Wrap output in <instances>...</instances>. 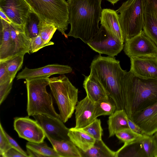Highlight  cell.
Wrapping results in <instances>:
<instances>
[{"label":"cell","instance_id":"7","mask_svg":"<svg viewBox=\"0 0 157 157\" xmlns=\"http://www.w3.org/2000/svg\"><path fill=\"white\" fill-rule=\"evenodd\" d=\"M145 0H128L116 10L125 41L143 31Z\"/></svg>","mask_w":157,"mask_h":157},{"label":"cell","instance_id":"38","mask_svg":"<svg viewBox=\"0 0 157 157\" xmlns=\"http://www.w3.org/2000/svg\"><path fill=\"white\" fill-rule=\"evenodd\" d=\"M11 80L5 62L0 61V85Z\"/></svg>","mask_w":157,"mask_h":157},{"label":"cell","instance_id":"26","mask_svg":"<svg viewBox=\"0 0 157 157\" xmlns=\"http://www.w3.org/2000/svg\"><path fill=\"white\" fill-rule=\"evenodd\" d=\"M140 140L124 144L116 151V157H147Z\"/></svg>","mask_w":157,"mask_h":157},{"label":"cell","instance_id":"9","mask_svg":"<svg viewBox=\"0 0 157 157\" xmlns=\"http://www.w3.org/2000/svg\"><path fill=\"white\" fill-rule=\"evenodd\" d=\"M86 44L100 54H105L112 57L117 56L124 48V43L111 36L101 26L94 36Z\"/></svg>","mask_w":157,"mask_h":157},{"label":"cell","instance_id":"42","mask_svg":"<svg viewBox=\"0 0 157 157\" xmlns=\"http://www.w3.org/2000/svg\"><path fill=\"white\" fill-rule=\"evenodd\" d=\"M26 149L27 153L29 157H42L41 155L38 153L26 147Z\"/></svg>","mask_w":157,"mask_h":157},{"label":"cell","instance_id":"5","mask_svg":"<svg viewBox=\"0 0 157 157\" xmlns=\"http://www.w3.org/2000/svg\"><path fill=\"white\" fill-rule=\"evenodd\" d=\"M31 11L40 20L53 24L57 30L66 38L68 29L69 13L68 4L65 0H24Z\"/></svg>","mask_w":157,"mask_h":157},{"label":"cell","instance_id":"17","mask_svg":"<svg viewBox=\"0 0 157 157\" xmlns=\"http://www.w3.org/2000/svg\"><path fill=\"white\" fill-rule=\"evenodd\" d=\"M100 22L101 25L111 36L124 43L125 40L119 22V14L116 11L110 9H102Z\"/></svg>","mask_w":157,"mask_h":157},{"label":"cell","instance_id":"19","mask_svg":"<svg viewBox=\"0 0 157 157\" xmlns=\"http://www.w3.org/2000/svg\"><path fill=\"white\" fill-rule=\"evenodd\" d=\"M0 61H4L15 55L12 39L10 24L0 18Z\"/></svg>","mask_w":157,"mask_h":157},{"label":"cell","instance_id":"33","mask_svg":"<svg viewBox=\"0 0 157 157\" xmlns=\"http://www.w3.org/2000/svg\"><path fill=\"white\" fill-rule=\"evenodd\" d=\"M147 157H156L157 155V144L152 136L145 135L140 140Z\"/></svg>","mask_w":157,"mask_h":157},{"label":"cell","instance_id":"16","mask_svg":"<svg viewBox=\"0 0 157 157\" xmlns=\"http://www.w3.org/2000/svg\"><path fill=\"white\" fill-rule=\"evenodd\" d=\"M143 31L157 46V0H145Z\"/></svg>","mask_w":157,"mask_h":157},{"label":"cell","instance_id":"23","mask_svg":"<svg viewBox=\"0 0 157 157\" xmlns=\"http://www.w3.org/2000/svg\"><path fill=\"white\" fill-rule=\"evenodd\" d=\"M128 117L124 109L116 110L109 117L107 121L109 137L115 135L117 131L129 128L127 118Z\"/></svg>","mask_w":157,"mask_h":157},{"label":"cell","instance_id":"44","mask_svg":"<svg viewBox=\"0 0 157 157\" xmlns=\"http://www.w3.org/2000/svg\"><path fill=\"white\" fill-rule=\"evenodd\" d=\"M109 2L111 4L114 5L118 1L120 0H106Z\"/></svg>","mask_w":157,"mask_h":157},{"label":"cell","instance_id":"46","mask_svg":"<svg viewBox=\"0 0 157 157\" xmlns=\"http://www.w3.org/2000/svg\"><path fill=\"white\" fill-rule=\"evenodd\" d=\"M156 157H157V155H156Z\"/></svg>","mask_w":157,"mask_h":157},{"label":"cell","instance_id":"1","mask_svg":"<svg viewBox=\"0 0 157 157\" xmlns=\"http://www.w3.org/2000/svg\"><path fill=\"white\" fill-rule=\"evenodd\" d=\"M102 0H67L71 25L68 36L79 38L86 44L94 36L100 28Z\"/></svg>","mask_w":157,"mask_h":157},{"label":"cell","instance_id":"15","mask_svg":"<svg viewBox=\"0 0 157 157\" xmlns=\"http://www.w3.org/2000/svg\"><path fill=\"white\" fill-rule=\"evenodd\" d=\"M130 71L144 78H157V56L130 58Z\"/></svg>","mask_w":157,"mask_h":157},{"label":"cell","instance_id":"36","mask_svg":"<svg viewBox=\"0 0 157 157\" xmlns=\"http://www.w3.org/2000/svg\"><path fill=\"white\" fill-rule=\"evenodd\" d=\"M12 148L4 132L1 123L0 124V155H2L9 149Z\"/></svg>","mask_w":157,"mask_h":157},{"label":"cell","instance_id":"2","mask_svg":"<svg viewBox=\"0 0 157 157\" xmlns=\"http://www.w3.org/2000/svg\"><path fill=\"white\" fill-rule=\"evenodd\" d=\"M120 85L124 109L129 118L157 101V78H142L126 71Z\"/></svg>","mask_w":157,"mask_h":157},{"label":"cell","instance_id":"10","mask_svg":"<svg viewBox=\"0 0 157 157\" xmlns=\"http://www.w3.org/2000/svg\"><path fill=\"white\" fill-rule=\"evenodd\" d=\"M0 9L14 26L24 32L25 24L32 11L24 0H0Z\"/></svg>","mask_w":157,"mask_h":157},{"label":"cell","instance_id":"13","mask_svg":"<svg viewBox=\"0 0 157 157\" xmlns=\"http://www.w3.org/2000/svg\"><path fill=\"white\" fill-rule=\"evenodd\" d=\"M129 118L139 126L145 135L152 136L157 132V101Z\"/></svg>","mask_w":157,"mask_h":157},{"label":"cell","instance_id":"4","mask_svg":"<svg viewBox=\"0 0 157 157\" xmlns=\"http://www.w3.org/2000/svg\"><path fill=\"white\" fill-rule=\"evenodd\" d=\"M49 77L25 80L27 92V111L29 116L42 114L60 119L59 114L56 111L53 106L52 96L47 91Z\"/></svg>","mask_w":157,"mask_h":157},{"label":"cell","instance_id":"18","mask_svg":"<svg viewBox=\"0 0 157 157\" xmlns=\"http://www.w3.org/2000/svg\"><path fill=\"white\" fill-rule=\"evenodd\" d=\"M75 126L82 128L92 123L94 118V102L86 96L78 101L75 108Z\"/></svg>","mask_w":157,"mask_h":157},{"label":"cell","instance_id":"8","mask_svg":"<svg viewBox=\"0 0 157 157\" xmlns=\"http://www.w3.org/2000/svg\"><path fill=\"white\" fill-rule=\"evenodd\" d=\"M124 48L130 59L157 56V46L143 31L125 41Z\"/></svg>","mask_w":157,"mask_h":157},{"label":"cell","instance_id":"37","mask_svg":"<svg viewBox=\"0 0 157 157\" xmlns=\"http://www.w3.org/2000/svg\"><path fill=\"white\" fill-rule=\"evenodd\" d=\"M13 81L9 80L0 85V104L5 99L12 88Z\"/></svg>","mask_w":157,"mask_h":157},{"label":"cell","instance_id":"25","mask_svg":"<svg viewBox=\"0 0 157 157\" xmlns=\"http://www.w3.org/2000/svg\"><path fill=\"white\" fill-rule=\"evenodd\" d=\"M79 150L82 157H116V151L111 150L102 140H96L93 146L86 151Z\"/></svg>","mask_w":157,"mask_h":157},{"label":"cell","instance_id":"31","mask_svg":"<svg viewBox=\"0 0 157 157\" xmlns=\"http://www.w3.org/2000/svg\"><path fill=\"white\" fill-rule=\"evenodd\" d=\"M115 135L124 144H128L140 140L146 135H142L138 134L128 128L117 131Z\"/></svg>","mask_w":157,"mask_h":157},{"label":"cell","instance_id":"39","mask_svg":"<svg viewBox=\"0 0 157 157\" xmlns=\"http://www.w3.org/2000/svg\"><path fill=\"white\" fill-rule=\"evenodd\" d=\"M4 132L10 144L12 147L16 149L20 152L25 155L26 157H28L29 156L27 152L24 151L19 146L17 143L4 130Z\"/></svg>","mask_w":157,"mask_h":157},{"label":"cell","instance_id":"29","mask_svg":"<svg viewBox=\"0 0 157 157\" xmlns=\"http://www.w3.org/2000/svg\"><path fill=\"white\" fill-rule=\"evenodd\" d=\"M24 54H16L4 61L11 80L13 81L17 72L22 67Z\"/></svg>","mask_w":157,"mask_h":157},{"label":"cell","instance_id":"34","mask_svg":"<svg viewBox=\"0 0 157 157\" xmlns=\"http://www.w3.org/2000/svg\"><path fill=\"white\" fill-rule=\"evenodd\" d=\"M81 129L95 140H102L103 130L100 119H95L90 124Z\"/></svg>","mask_w":157,"mask_h":157},{"label":"cell","instance_id":"30","mask_svg":"<svg viewBox=\"0 0 157 157\" xmlns=\"http://www.w3.org/2000/svg\"><path fill=\"white\" fill-rule=\"evenodd\" d=\"M26 147L34 151L42 157H60L54 148L49 147L44 141L40 143L29 142L27 143Z\"/></svg>","mask_w":157,"mask_h":157},{"label":"cell","instance_id":"6","mask_svg":"<svg viewBox=\"0 0 157 157\" xmlns=\"http://www.w3.org/2000/svg\"><path fill=\"white\" fill-rule=\"evenodd\" d=\"M49 86L58 106L60 119L66 123L75 110L78 90L64 74L49 78Z\"/></svg>","mask_w":157,"mask_h":157},{"label":"cell","instance_id":"24","mask_svg":"<svg viewBox=\"0 0 157 157\" xmlns=\"http://www.w3.org/2000/svg\"><path fill=\"white\" fill-rule=\"evenodd\" d=\"M47 138L60 157H82L79 149L70 140L58 141Z\"/></svg>","mask_w":157,"mask_h":157},{"label":"cell","instance_id":"3","mask_svg":"<svg viewBox=\"0 0 157 157\" xmlns=\"http://www.w3.org/2000/svg\"><path fill=\"white\" fill-rule=\"evenodd\" d=\"M90 68V74L101 84L115 103L117 110L124 109L120 81L126 71L121 68L120 61L114 57L102 56L100 54L93 59Z\"/></svg>","mask_w":157,"mask_h":157},{"label":"cell","instance_id":"45","mask_svg":"<svg viewBox=\"0 0 157 157\" xmlns=\"http://www.w3.org/2000/svg\"><path fill=\"white\" fill-rule=\"evenodd\" d=\"M152 136L157 144V132L152 135Z\"/></svg>","mask_w":157,"mask_h":157},{"label":"cell","instance_id":"11","mask_svg":"<svg viewBox=\"0 0 157 157\" xmlns=\"http://www.w3.org/2000/svg\"><path fill=\"white\" fill-rule=\"evenodd\" d=\"M13 126L19 137L29 142L40 143L44 141L45 133L37 121L29 117H17Z\"/></svg>","mask_w":157,"mask_h":157},{"label":"cell","instance_id":"27","mask_svg":"<svg viewBox=\"0 0 157 157\" xmlns=\"http://www.w3.org/2000/svg\"><path fill=\"white\" fill-rule=\"evenodd\" d=\"M117 110L116 105L109 97L94 103V118L101 116L110 115Z\"/></svg>","mask_w":157,"mask_h":157},{"label":"cell","instance_id":"35","mask_svg":"<svg viewBox=\"0 0 157 157\" xmlns=\"http://www.w3.org/2000/svg\"><path fill=\"white\" fill-rule=\"evenodd\" d=\"M54 43L52 41L46 43L39 34L37 36L30 39L29 45V52H35L40 49L46 46L53 45Z\"/></svg>","mask_w":157,"mask_h":157},{"label":"cell","instance_id":"21","mask_svg":"<svg viewBox=\"0 0 157 157\" xmlns=\"http://www.w3.org/2000/svg\"><path fill=\"white\" fill-rule=\"evenodd\" d=\"M70 140L80 150L86 151L94 145L95 140L82 129L75 127L69 129Z\"/></svg>","mask_w":157,"mask_h":157},{"label":"cell","instance_id":"14","mask_svg":"<svg viewBox=\"0 0 157 157\" xmlns=\"http://www.w3.org/2000/svg\"><path fill=\"white\" fill-rule=\"evenodd\" d=\"M72 68L67 65L58 64H48L35 69L25 67L17 74V80L31 79L36 78L50 77L55 74L62 75L71 73Z\"/></svg>","mask_w":157,"mask_h":157},{"label":"cell","instance_id":"32","mask_svg":"<svg viewBox=\"0 0 157 157\" xmlns=\"http://www.w3.org/2000/svg\"><path fill=\"white\" fill-rule=\"evenodd\" d=\"M39 35L46 43H49L57 30L53 23L40 20Z\"/></svg>","mask_w":157,"mask_h":157},{"label":"cell","instance_id":"40","mask_svg":"<svg viewBox=\"0 0 157 157\" xmlns=\"http://www.w3.org/2000/svg\"><path fill=\"white\" fill-rule=\"evenodd\" d=\"M1 156L2 157H26L25 155L13 147L5 152Z\"/></svg>","mask_w":157,"mask_h":157},{"label":"cell","instance_id":"28","mask_svg":"<svg viewBox=\"0 0 157 157\" xmlns=\"http://www.w3.org/2000/svg\"><path fill=\"white\" fill-rule=\"evenodd\" d=\"M40 22L38 17L31 11L24 28V33L30 40L39 34Z\"/></svg>","mask_w":157,"mask_h":157},{"label":"cell","instance_id":"22","mask_svg":"<svg viewBox=\"0 0 157 157\" xmlns=\"http://www.w3.org/2000/svg\"><path fill=\"white\" fill-rule=\"evenodd\" d=\"M10 29L11 36L15 47V55L30 54V40L24 32L16 27L12 23L10 24Z\"/></svg>","mask_w":157,"mask_h":157},{"label":"cell","instance_id":"41","mask_svg":"<svg viewBox=\"0 0 157 157\" xmlns=\"http://www.w3.org/2000/svg\"><path fill=\"white\" fill-rule=\"evenodd\" d=\"M127 121L128 127L132 130L138 134L145 135L139 126L128 117L127 118Z\"/></svg>","mask_w":157,"mask_h":157},{"label":"cell","instance_id":"12","mask_svg":"<svg viewBox=\"0 0 157 157\" xmlns=\"http://www.w3.org/2000/svg\"><path fill=\"white\" fill-rule=\"evenodd\" d=\"M33 117L43 129L47 138L58 141L70 140L68 136L69 128L60 119L42 114Z\"/></svg>","mask_w":157,"mask_h":157},{"label":"cell","instance_id":"20","mask_svg":"<svg viewBox=\"0 0 157 157\" xmlns=\"http://www.w3.org/2000/svg\"><path fill=\"white\" fill-rule=\"evenodd\" d=\"M83 75L85 78L83 86L86 96L90 100L95 103L109 97L103 86L95 77L90 74L88 76Z\"/></svg>","mask_w":157,"mask_h":157},{"label":"cell","instance_id":"43","mask_svg":"<svg viewBox=\"0 0 157 157\" xmlns=\"http://www.w3.org/2000/svg\"><path fill=\"white\" fill-rule=\"evenodd\" d=\"M0 18L3 19L4 20L7 22L9 23L10 24L12 23L6 14L0 9Z\"/></svg>","mask_w":157,"mask_h":157}]
</instances>
